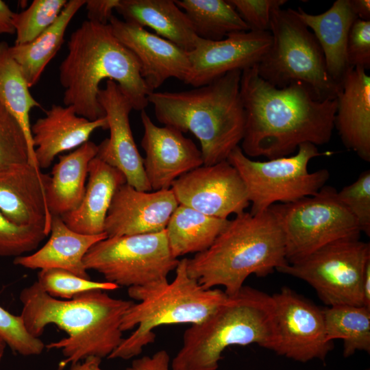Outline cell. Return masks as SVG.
<instances>
[{
  "instance_id": "6da1fadb",
  "label": "cell",
  "mask_w": 370,
  "mask_h": 370,
  "mask_svg": "<svg viewBox=\"0 0 370 370\" xmlns=\"http://www.w3.org/2000/svg\"><path fill=\"white\" fill-rule=\"evenodd\" d=\"M240 91L245 116L240 147L247 157H286L303 143L330 142L336 98L319 99L301 83L275 87L259 76L256 65L242 71Z\"/></svg>"
},
{
  "instance_id": "7a4b0ae2",
  "label": "cell",
  "mask_w": 370,
  "mask_h": 370,
  "mask_svg": "<svg viewBox=\"0 0 370 370\" xmlns=\"http://www.w3.org/2000/svg\"><path fill=\"white\" fill-rule=\"evenodd\" d=\"M21 317L28 332L39 338L47 325L54 324L68 337L50 343L46 348L60 349L65 357L59 370L88 356L108 357L122 343L121 324L133 301L115 299L101 290L59 299L47 293L38 282L19 295Z\"/></svg>"
},
{
  "instance_id": "3957f363",
  "label": "cell",
  "mask_w": 370,
  "mask_h": 370,
  "mask_svg": "<svg viewBox=\"0 0 370 370\" xmlns=\"http://www.w3.org/2000/svg\"><path fill=\"white\" fill-rule=\"evenodd\" d=\"M68 52L59 67L63 103L90 121L106 116L98 100L101 82H115L133 110L147 106L151 91L140 75L134 54L114 35L109 24L85 21L71 35Z\"/></svg>"
},
{
  "instance_id": "277c9868",
  "label": "cell",
  "mask_w": 370,
  "mask_h": 370,
  "mask_svg": "<svg viewBox=\"0 0 370 370\" xmlns=\"http://www.w3.org/2000/svg\"><path fill=\"white\" fill-rule=\"evenodd\" d=\"M242 71L234 70L190 90L148 95L156 119L199 140L203 165L227 160L241 143L245 116L240 91Z\"/></svg>"
},
{
  "instance_id": "5b68a950",
  "label": "cell",
  "mask_w": 370,
  "mask_h": 370,
  "mask_svg": "<svg viewBox=\"0 0 370 370\" xmlns=\"http://www.w3.org/2000/svg\"><path fill=\"white\" fill-rule=\"evenodd\" d=\"M286 264L283 233L268 208L236 214L208 249L188 258L187 271L204 288L221 286L232 296L250 275L265 277Z\"/></svg>"
},
{
  "instance_id": "8992f818",
  "label": "cell",
  "mask_w": 370,
  "mask_h": 370,
  "mask_svg": "<svg viewBox=\"0 0 370 370\" xmlns=\"http://www.w3.org/2000/svg\"><path fill=\"white\" fill-rule=\"evenodd\" d=\"M275 336L272 296L243 286L206 319L185 330L171 368L217 370L227 347L257 344L272 350Z\"/></svg>"
},
{
  "instance_id": "52a82bcc",
  "label": "cell",
  "mask_w": 370,
  "mask_h": 370,
  "mask_svg": "<svg viewBox=\"0 0 370 370\" xmlns=\"http://www.w3.org/2000/svg\"><path fill=\"white\" fill-rule=\"evenodd\" d=\"M188 258L179 260L175 277L147 286L130 287L134 303L123 317L121 330L137 326L108 357L130 359L139 355L143 348L154 342L153 330L164 325L198 323L213 313L228 297L218 288H205L187 271Z\"/></svg>"
},
{
  "instance_id": "ba28073f",
  "label": "cell",
  "mask_w": 370,
  "mask_h": 370,
  "mask_svg": "<svg viewBox=\"0 0 370 370\" xmlns=\"http://www.w3.org/2000/svg\"><path fill=\"white\" fill-rule=\"evenodd\" d=\"M269 32L271 45L256 64L259 76L277 88L301 83L319 99H335L338 84L328 72L316 37L295 10H275Z\"/></svg>"
},
{
  "instance_id": "9c48e42d",
  "label": "cell",
  "mask_w": 370,
  "mask_h": 370,
  "mask_svg": "<svg viewBox=\"0 0 370 370\" xmlns=\"http://www.w3.org/2000/svg\"><path fill=\"white\" fill-rule=\"evenodd\" d=\"M323 155L316 145H300L293 156L253 160L236 147L227 161L238 172L245 185L253 215L280 202H294L317 193L330 177L326 169L309 172L310 161Z\"/></svg>"
},
{
  "instance_id": "30bf717a",
  "label": "cell",
  "mask_w": 370,
  "mask_h": 370,
  "mask_svg": "<svg viewBox=\"0 0 370 370\" xmlns=\"http://www.w3.org/2000/svg\"><path fill=\"white\" fill-rule=\"evenodd\" d=\"M283 233L288 263L296 262L330 243L358 239L356 219L338 199L335 188L325 185L315 195L269 208Z\"/></svg>"
},
{
  "instance_id": "8fae6325",
  "label": "cell",
  "mask_w": 370,
  "mask_h": 370,
  "mask_svg": "<svg viewBox=\"0 0 370 370\" xmlns=\"http://www.w3.org/2000/svg\"><path fill=\"white\" fill-rule=\"evenodd\" d=\"M83 261L87 271L99 273L106 282L128 288L166 282L179 262L171 253L165 229L108 237L94 244Z\"/></svg>"
},
{
  "instance_id": "7c38bea8",
  "label": "cell",
  "mask_w": 370,
  "mask_h": 370,
  "mask_svg": "<svg viewBox=\"0 0 370 370\" xmlns=\"http://www.w3.org/2000/svg\"><path fill=\"white\" fill-rule=\"evenodd\" d=\"M370 244L358 239L330 243L276 271L310 285L327 306H362V281Z\"/></svg>"
},
{
  "instance_id": "4fadbf2b",
  "label": "cell",
  "mask_w": 370,
  "mask_h": 370,
  "mask_svg": "<svg viewBox=\"0 0 370 370\" xmlns=\"http://www.w3.org/2000/svg\"><path fill=\"white\" fill-rule=\"evenodd\" d=\"M271 296L276 332L272 351L301 362L324 361L333 343L325 338L323 310L286 286Z\"/></svg>"
},
{
  "instance_id": "5bb4252c",
  "label": "cell",
  "mask_w": 370,
  "mask_h": 370,
  "mask_svg": "<svg viewBox=\"0 0 370 370\" xmlns=\"http://www.w3.org/2000/svg\"><path fill=\"white\" fill-rule=\"evenodd\" d=\"M171 189L179 204L220 219L242 213L250 204L243 180L227 160L184 174Z\"/></svg>"
},
{
  "instance_id": "9a60e30c",
  "label": "cell",
  "mask_w": 370,
  "mask_h": 370,
  "mask_svg": "<svg viewBox=\"0 0 370 370\" xmlns=\"http://www.w3.org/2000/svg\"><path fill=\"white\" fill-rule=\"evenodd\" d=\"M271 42L270 32L252 30L234 32L217 41L199 38L188 52L190 70L184 82L199 87L230 71L256 66Z\"/></svg>"
},
{
  "instance_id": "2e32d148",
  "label": "cell",
  "mask_w": 370,
  "mask_h": 370,
  "mask_svg": "<svg viewBox=\"0 0 370 370\" xmlns=\"http://www.w3.org/2000/svg\"><path fill=\"white\" fill-rule=\"evenodd\" d=\"M140 119L143 166L152 191L170 189L178 177L204 164L201 150L182 132L156 125L145 110L140 111Z\"/></svg>"
},
{
  "instance_id": "e0dca14e",
  "label": "cell",
  "mask_w": 370,
  "mask_h": 370,
  "mask_svg": "<svg viewBox=\"0 0 370 370\" xmlns=\"http://www.w3.org/2000/svg\"><path fill=\"white\" fill-rule=\"evenodd\" d=\"M98 100L105 112L110 137L97 145L96 157L121 171L127 184L134 188L152 191L130 126V101L112 80H107L106 86L100 88Z\"/></svg>"
},
{
  "instance_id": "ac0fdd59",
  "label": "cell",
  "mask_w": 370,
  "mask_h": 370,
  "mask_svg": "<svg viewBox=\"0 0 370 370\" xmlns=\"http://www.w3.org/2000/svg\"><path fill=\"white\" fill-rule=\"evenodd\" d=\"M109 25L116 38L138 59L141 77L151 92L171 77L184 82L190 70L187 51L140 25L114 15Z\"/></svg>"
},
{
  "instance_id": "d6986e66",
  "label": "cell",
  "mask_w": 370,
  "mask_h": 370,
  "mask_svg": "<svg viewBox=\"0 0 370 370\" xmlns=\"http://www.w3.org/2000/svg\"><path fill=\"white\" fill-rule=\"evenodd\" d=\"M178 205L171 188L141 191L125 183L112 199L104 232L114 237L162 231Z\"/></svg>"
},
{
  "instance_id": "ffe728a7",
  "label": "cell",
  "mask_w": 370,
  "mask_h": 370,
  "mask_svg": "<svg viewBox=\"0 0 370 370\" xmlns=\"http://www.w3.org/2000/svg\"><path fill=\"white\" fill-rule=\"evenodd\" d=\"M50 179L29 162L0 168V211L12 222L42 227L48 235L51 216L45 186Z\"/></svg>"
},
{
  "instance_id": "44dd1931",
  "label": "cell",
  "mask_w": 370,
  "mask_h": 370,
  "mask_svg": "<svg viewBox=\"0 0 370 370\" xmlns=\"http://www.w3.org/2000/svg\"><path fill=\"white\" fill-rule=\"evenodd\" d=\"M97 129H108L106 116L90 121L78 115L71 106L53 104L31 125L38 168L49 167L58 154L80 147Z\"/></svg>"
},
{
  "instance_id": "7402d4cb",
  "label": "cell",
  "mask_w": 370,
  "mask_h": 370,
  "mask_svg": "<svg viewBox=\"0 0 370 370\" xmlns=\"http://www.w3.org/2000/svg\"><path fill=\"white\" fill-rule=\"evenodd\" d=\"M334 127L344 146L370 162V76L360 67H349L336 95Z\"/></svg>"
},
{
  "instance_id": "603a6c76",
  "label": "cell",
  "mask_w": 370,
  "mask_h": 370,
  "mask_svg": "<svg viewBox=\"0 0 370 370\" xmlns=\"http://www.w3.org/2000/svg\"><path fill=\"white\" fill-rule=\"evenodd\" d=\"M49 234V240L40 249L14 258L13 263L30 269H64L90 279L83 261L84 256L94 244L108 238L106 233L79 234L70 229L61 217L51 216Z\"/></svg>"
},
{
  "instance_id": "cb8c5ba5",
  "label": "cell",
  "mask_w": 370,
  "mask_h": 370,
  "mask_svg": "<svg viewBox=\"0 0 370 370\" xmlns=\"http://www.w3.org/2000/svg\"><path fill=\"white\" fill-rule=\"evenodd\" d=\"M124 174L97 157L88 165V182L79 206L61 216L72 230L82 234L97 235L104 232V223L112 199L123 184Z\"/></svg>"
},
{
  "instance_id": "d4e9b609",
  "label": "cell",
  "mask_w": 370,
  "mask_h": 370,
  "mask_svg": "<svg viewBox=\"0 0 370 370\" xmlns=\"http://www.w3.org/2000/svg\"><path fill=\"white\" fill-rule=\"evenodd\" d=\"M295 14L313 33L324 55L330 77L339 83L349 68L346 47L350 29L358 18L349 0H336L325 12L319 14L307 13L301 8Z\"/></svg>"
},
{
  "instance_id": "484cf974",
  "label": "cell",
  "mask_w": 370,
  "mask_h": 370,
  "mask_svg": "<svg viewBox=\"0 0 370 370\" xmlns=\"http://www.w3.org/2000/svg\"><path fill=\"white\" fill-rule=\"evenodd\" d=\"M98 147L87 141L72 152L59 156L45 186V199L51 216H60L75 210L86 190L88 165L96 157Z\"/></svg>"
},
{
  "instance_id": "4316f807",
  "label": "cell",
  "mask_w": 370,
  "mask_h": 370,
  "mask_svg": "<svg viewBox=\"0 0 370 370\" xmlns=\"http://www.w3.org/2000/svg\"><path fill=\"white\" fill-rule=\"evenodd\" d=\"M116 10L125 21L148 27L187 52L195 49L199 38L175 0H120Z\"/></svg>"
},
{
  "instance_id": "83f0119b",
  "label": "cell",
  "mask_w": 370,
  "mask_h": 370,
  "mask_svg": "<svg viewBox=\"0 0 370 370\" xmlns=\"http://www.w3.org/2000/svg\"><path fill=\"white\" fill-rule=\"evenodd\" d=\"M86 0H69L56 21L30 42L10 46L12 58L32 88L39 81L44 70L64 40L66 29Z\"/></svg>"
},
{
  "instance_id": "f1b7e54d",
  "label": "cell",
  "mask_w": 370,
  "mask_h": 370,
  "mask_svg": "<svg viewBox=\"0 0 370 370\" xmlns=\"http://www.w3.org/2000/svg\"><path fill=\"white\" fill-rule=\"evenodd\" d=\"M229 221L228 219L210 217L179 204L165 229L172 254L178 258L206 250Z\"/></svg>"
},
{
  "instance_id": "f546056e",
  "label": "cell",
  "mask_w": 370,
  "mask_h": 370,
  "mask_svg": "<svg viewBox=\"0 0 370 370\" xmlns=\"http://www.w3.org/2000/svg\"><path fill=\"white\" fill-rule=\"evenodd\" d=\"M29 89L19 65L10 54V45L5 41H1L0 103L22 127L33 160L38 166L32 143L29 114L33 108H40V104L34 98Z\"/></svg>"
},
{
  "instance_id": "4dcf8cb0",
  "label": "cell",
  "mask_w": 370,
  "mask_h": 370,
  "mask_svg": "<svg viewBox=\"0 0 370 370\" xmlns=\"http://www.w3.org/2000/svg\"><path fill=\"white\" fill-rule=\"evenodd\" d=\"M185 12L196 35L221 40L230 34L249 31L228 0H175Z\"/></svg>"
},
{
  "instance_id": "1f68e13d",
  "label": "cell",
  "mask_w": 370,
  "mask_h": 370,
  "mask_svg": "<svg viewBox=\"0 0 370 370\" xmlns=\"http://www.w3.org/2000/svg\"><path fill=\"white\" fill-rule=\"evenodd\" d=\"M326 340L341 339L343 356L356 351L370 352V309L362 306L335 305L323 310Z\"/></svg>"
},
{
  "instance_id": "d6a6232c",
  "label": "cell",
  "mask_w": 370,
  "mask_h": 370,
  "mask_svg": "<svg viewBox=\"0 0 370 370\" xmlns=\"http://www.w3.org/2000/svg\"><path fill=\"white\" fill-rule=\"evenodd\" d=\"M68 1L34 0L30 5L20 12H14L12 23L15 44L32 42L49 28L58 18Z\"/></svg>"
},
{
  "instance_id": "836d02e7",
  "label": "cell",
  "mask_w": 370,
  "mask_h": 370,
  "mask_svg": "<svg viewBox=\"0 0 370 370\" xmlns=\"http://www.w3.org/2000/svg\"><path fill=\"white\" fill-rule=\"evenodd\" d=\"M37 282L50 296L64 299H71L77 294L89 291H114L119 288L114 283L92 281L60 269L40 270Z\"/></svg>"
},
{
  "instance_id": "e575fe53",
  "label": "cell",
  "mask_w": 370,
  "mask_h": 370,
  "mask_svg": "<svg viewBox=\"0 0 370 370\" xmlns=\"http://www.w3.org/2000/svg\"><path fill=\"white\" fill-rule=\"evenodd\" d=\"M25 162L40 169L33 160L22 127L0 103V168Z\"/></svg>"
},
{
  "instance_id": "d590c367",
  "label": "cell",
  "mask_w": 370,
  "mask_h": 370,
  "mask_svg": "<svg viewBox=\"0 0 370 370\" xmlns=\"http://www.w3.org/2000/svg\"><path fill=\"white\" fill-rule=\"evenodd\" d=\"M47 235L42 227L17 225L0 211V256L18 257L38 247Z\"/></svg>"
},
{
  "instance_id": "8d00e7d4",
  "label": "cell",
  "mask_w": 370,
  "mask_h": 370,
  "mask_svg": "<svg viewBox=\"0 0 370 370\" xmlns=\"http://www.w3.org/2000/svg\"><path fill=\"white\" fill-rule=\"evenodd\" d=\"M0 337L13 352L25 356L39 355L45 347L28 332L21 315L12 314L1 306Z\"/></svg>"
},
{
  "instance_id": "74e56055",
  "label": "cell",
  "mask_w": 370,
  "mask_h": 370,
  "mask_svg": "<svg viewBox=\"0 0 370 370\" xmlns=\"http://www.w3.org/2000/svg\"><path fill=\"white\" fill-rule=\"evenodd\" d=\"M338 199L356 219L361 232L370 235V170L362 171L353 183L337 191Z\"/></svg>"
},
{
  "instance_id": "f35d334b",
  "label": "cell",
  "mask_w": 370,
  "mask_h": 370,
  "mask_svg": "<svg viewBox=\"0 0 370 370\" xmlns=\"http://www.w3.org/2000/svg\"><path fill=\"white\" fill-rule=\"evenodd\" d=\"M249 30L269 32L273 12L286 0H228Z\"/></svg>"
},
{
  "instance_id": "ab89813d",
  "label": "cell",
  "mask_w": 370,
  "mask_h": 370,
  "mask_svg": "<svg viewBox=\"0 0 370 370\" xmlns=\"http://www.w3.org/2000/svg\"><path fill=\"white\" fill-rule=\"evenodd\" d=\"M346 56L349 67L370 69V21H354L348 35Z\"/></svg>"
},
{
  "instance_id": "60d3db41",
  "label": "cell",
  "mask_w": 370,
  "mask_h": 370,
  "mask_svg": "<svg viewBox=\"0 0 370 370\" xmlns=\"http://www.w3.org/2000/svg\"><path fill=\"white\" fill-rule=\"evenodd\" d=\"M120 0H86L88 21L107 25L112 17V11L119 5Z\"/></svg>"
},
{
  "instance_id": "b9f144b4",
  "label": "cell",
  "mask_w": 370,
  "mask_h": 370,
  "mask_svg": "<svg viewBox=\"0 0 370 370\" xmlns=\"http://www.w3.org/2000/svg\"><path fill=\"white\" fill-rule=\"evenodd\" d=\"M170 356L161 349L153 356H144L132 362V370H169Z\"/></svg>"
},
{
  "instance_id": "7bdbcfd3",
  "label": "cell",
  "mask_w": 370,
  "mask_h": 370,
  "mask_svg": "<svg viewBox=\"0 0 370 370\" xmlns=\"http://www.w3.org/2000/svg\"><path fill=\"white\" fill-rule=\"evenodd\" d=\"M13 14L9 5L5 1L0 0V36L15 34L12 23Z\"/></svg>"
},
{
  "instance_id": "ee69618b",
  "label": "cell",
  "mask_w": 370,
  "mask_h": 370,
  "mask_svg": "<svg viewBox=\"0 0 370 370\" xmlns=\"http://www.w3.org/2000/svg\"><path fill=\"white\" fill-rule=\"evenodd\" d=\"M352 8L358 18L370 21L369 0H349Z\"/></svg>"
},
{
  "instance_id": "f6af8a7d",
  "label": "cell",
  "mask_w": 370,
  "mask_h": 370,
  "mask_svg": "<svg viewBox=\"0 0 370 370\" xmlns=\"http://www.w3.org/2000/svg\"><path fill=\"white\" fill-rule=\"evenodd\" d=\"M83 362H78L71 365L69 370H102L100 367L101 358L97 356H88ZM126 370H132L130 368Z\"/></svg>"
},
{
  "instance_id": "bcb514c9",
  "label": "cell",
  "mask_w": 370,
  "mask_h": 370,
  "mask_svg": "<svg viewBox=\"0 0 370 370\" xmlns=\"http://www.w3.org/2000/svg\"><path fill=\"white\" fill-rule=\"evenodd\" d=\"M362 290L363 306L370 309V264L367 266L364 274Z\"/></svg>"
},
{
  "instance_id": "7dc6e473",
  "label": "cell",
  "mask_w": 370,
  "mask_h": 370,
  "mask_svg": "<svg viewBox=\"0 0 370 370\" xmlns=\"http://www.w3.org/2000/svg\"><path fill=\"white\" fill-rule=\"evenodd\" d=\"M6 345H7L4 341L0 337V361L3 356Z\"/></svg>"
}]
</instances>
